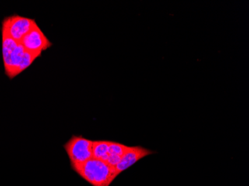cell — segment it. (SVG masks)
Wrapping results in <instances>:
<instances>
[{
	"label": "cell",
	"mask_w": 249,
	"mask_h": 186,
	"mask_svg": "<svg viewBox=\"0 0 249 186\" xmlns=\"http://www.w3.org/2000/svg\"><path fill=\"white\" fill-rule=\"evenodd\" d=\"M71 168L92 186H109L118 177L115 168L94 158L80 164L71 165Z\"/></svg>",
	"instance_id": "1"
},
{
	"label": "cell",
	"mask_w": 249,
	"mask_h": 186,
	"mask_svg": "<svg viewBox=\"0 0 249 186\" xmlns=\"http://www.w3.org/2000/svg\"><path fill=\"white\" fill-rule=\"evenodd\" d=\"M37 24L35 19L19 15H12L2 21V32L15 41L19 42Z\"/></svg>",
	"instance_id": "3"
},
{
	"label": "cell",
	"mask_w": 249,
	"mask_h": 186,
	"mask_svg": "<svg viewBox=\"0 0 249 186\" xmlns=\"http://www.w3.org/2000/svg\"><path fill=\"white\" fill-rule=\"evenodd\" d=\"M92 147L93 141L82 135H72L64 145L71 165L80 164L93 158Z\"/></svg>",
	"instance_id": "2"
},
{
	"label": "cell",
	"mask_w": 249,
	"mask_h": 186,
	"mask_svg": "<svg viewBox=\"0 0 249 186\" xmlns=\"http://www.w3.org/2000/svg\"><path fill=\"white\" fill-rule=\"evenodd\" d=\"M109 145H110V141H93V147H92L93 158L106 162L108 157Z\"/></svg>",
	"instance_id": "7"
},
{
	"label": "cell",
	"mask_w": 249,
	"mask_h": 186,
	"mask_svg": "<svg viewBox=\"0 0 249 186\" xmlns=\"http://www.w3.org/2000/svg\"><path fill=\"white\" fill-rule=\"evenodd\" d=\"M122 157L119 156H116V155L109 154L108 157H107V160L106 161L109 166L111 167L115 168L117 165L120 163L121 161Z\"/></svg>",
	"instance_id": "10"
},
{
	"label": "cell",
	"mask_w": 249,
	"mask_h": 186,
	"mask_svg": "<svg viewBox=\"0 0 249 186\" xmlns=\"http://www.w3.org/2000/svg\"><path fill=\"white\" fill-rule=\"evenodd\" d=\"M19 43L24 47L26 51L40 55L43 51L50 49L53 45L37 24L34 26L33 29L24 36Z\"/></svg>",
	"instance_id": "4"
},
{
	"label": "cell",
	"mask_w": 249,
	"mask_h": 186,
	"mask_svg": "<svg viewBox=\"0 0 249 186\" xmlns=\"http://www.w3.org/2000/svg\"><path fill=\"white\" fill-rule=\"evenodd\" d=\"M129 147L123 145V144L110 141L108 149L109 154L116 155V156L123 157V155L126 153Z\"/></svg>",
	"instance_id": "9"
},
{
	"label": "cell",
	"mask_w": 249,
	"mask_h": 186,
	"mask_svg": "<svg viewBox=\"0 0 249 186\" xmlns=\"http://www.w3.org/2000/svg\"><path fill=\"white\" fill-rule=\"evenodd\" d=\"M40 56H41L40 54L29 52L27 51H25L22 61H21L20 64H19V68H18V75L26 70V68H29L33 64L34 61H36L37 57H40Z\"/></svg>",
	"instance_id": "8"
},
{
	"label": "cell",
	"mask_w": 249,
	"mask_h": 186,
	"mask_svg": "<svg viewBox=\"0 0 249 186\" xmlns=\"http://www.w3.org/2000/svg\"><path fill=\"white\" fill-rule=\"evenodd\" d=\"M2 57H3V64L5 67V71L6 72L9 68L11 56L15 49L18 45V42L15 41L7 35L5 32H2Z\"/></svg>",
	"instance_id": "6"
},
{
	"label": "cell",
	"mask_w": 249,
	"mask_h": 186,
	"mask_svg": "<svg viewBox=\"0 0 249 186\" xmlns=\"http://www.w3.org/2000/svg\"><path fill=\"white\" fill-rule=\"evenodd\" d=\"M153 153H155L154 151L142 146H130L126 153L123 155L120 163L115 167L117 176L134 166L138 161Z\"/></svg>",
	"instance_id": "5"
}]
</instances>
